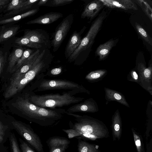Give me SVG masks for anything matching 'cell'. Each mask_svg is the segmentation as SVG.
Listing matches in <instances>:
<instances>
[{
  "label": "cell",
  "instance_id": "obj_1",
  "mask_svg": "<svg viewBox=\"0 0 152 152\" xmlns=\"http://www.w3.org/2000/svg\"><path fill=\"white\" fill-rule=\"evenodd\" d=\"M17 108L31 121L42 126L56 124L62 118L66 111L61 108L51 109L41 107L31 102L28 94L16 101Z\"/></svg>",
  "mask_w": 152,
  "mask_h": 152
},
{
  "label": "cell",
  "instance_id": "obj_2",
  "mask_svg": "<svg viewBox=\"0 0 152 152\" xmlns=\"http://www.w3.org/2000/svg\"><path fill=\"white\" fill-rule=\"evenodd\" d=\"M75 92L69 91L61 94H55L42 95H36L33 92L28 94L30 101L39 107L51 109L61 107L78 103L84 99L83 97H76Z\"/></svg>",
  "mask_w": 152,
  "mask_h": 152
},
{
  "label": "cell",
  "instance_id": "obj_3",
  "mask_svg": "<svg viewBox=\"0 0 152 152\" xmlns=\"http://www.w3.org/2000/svg\"><path fill=\"white\" fill-rule=\"evenodd\" d=\"M44 74L37 78L33 85L35 92H42L54 90H69L77 94L85 93L89 94L90 91L82 85L76 83L62 79H48L44 78Z\"/></svg>",
  "mask_w": 152,
  "mask_h": 152
},
{
  "label": "cell",
  "instance_id": "obj_4",
  "mask_svg": "<svg viewBox=\"0 0 152 152\" xmlns=\"http://www.w3.org/2000/svg\"><path fill=\"white\" fill-rule=\"evenodd\" d=\"M105 17V14H102L101 13L94 20L87 35L83 38L79 46L68 58L69 62H73L74 64L76 65H80L83 63V56L93 44Z\"/></svg>",
  "mask_w": 152,
  "mask_h": 152
},
{
  "label": "cell",
  "instance_id": "obj_5",
  "mask_svg": "<svg viewBox=\"0 0 152 152\" xmlns=\"http://www.w3.org/2000/svg\"><path fill=\"white\" fill-rule=\"evenodd\" d=\"M66 114L75 118L74 121H70V129H73L83 133L96 135V132L104 129L102 123L100 121L87 115H80L73 113Z\"/></svg>",
  "mask_w": 152,
  "mask_h": 152
},
{
  "label": "cell",
  "instance_id": "obj_6",
  "mask_svg": "<svg viewBox=\"0 0 152 152\" xmlns=\"http://www.w3.org/2000/svg\"><path fill=\"white\" fill-rule=\"evenodd\" d=\"M12 123L16 131L37 152H44L39 137L30 126L16 121Z\"/></svg>",
  "mask_w": 152,
  "mask_h": 152
},
{
  "label": "cell",
  "instance_id": "obj_7",
  "mask_svg": "<svg viewBox=\"0 0 152 152\" xmlns=\"http://www.w3.org/2000/svg\"><path fill=\"white\" fill-rule=\"evenodd\" d=\"M73 21V14L69 15L63 19L53 33L50 43L53 52L56 51L59 48L70 30Z\"/></svg>",
  "mask_w": 152,
  "mask_h": 152
},
{
  "label": "cell",
  "instance_id": "obj_8",
  "mask_svg": "<svg viewBox=\"0 0 152 152\" xmlns=\"http://www.w3.org/2000/svg\"><path fill=\"white\" fill-rule=\"evenodd\" d=\"M138 76L139 84L152 95V65L148 67L142 62L138 63L136 68Z\"/></svg>",
  "mask_w": 152,
  "mask_h": 152
},
{
  "label": "cell",
  "instance_id": "obj_9",
  "mask_svg": "<svg viewBox=\"0 0 152 152\" xmlns=\"http://www.w3.org/2000/svg\"><path fill=\"white\" fill-rule=\"evenodd\" d=\"M28 38L33 42L44 46L49 48L51 46L49 36L47 32L42 29H26L23 36Z\"/></svg>",
  "mask_w": 152,
  "mask_h": 152
},
{
  "label": "cell",
  "instance_id": "obj_10",
  "mask_svg": "<svg viewBox=\"0 0 152 152\" xmlns=\"http://www.w3.org/2000/svg\"><path fill=\"white\" fill-rule=\"evenodd\" d=\"M99 108L97 103L92 98L88 99L83 102L75 104L69 107L66 113H74L78 112L95 113Z\"/></svg>",
  "mask_w": 152,
  "mask_h": 152
},
{
  "label": "cell",
  "instance_id": "obj_11",
  "mask_svg": "<svg viewBox=\"0 0 152 152\" xmlns=\"http://www.w3.org/2000/svg\"><path fill=\"white\" fill-rule=\"evenodd\" d=\"M46 142L49 152H64L70 143L67 138L59 136L51 137Z\"/></svg>",
  "mask_w": 152,
  "mask_h": 152
},
{
  "label": "cell",
  "instance_id": "obj_12",
  "mask_svg": "<svg viewBox=\"0 0 152 152\" xmlns=\"http://www.w3.org/2000/svg\"><path fill=\"white\" fill-rule=\"evenodd\" d=\"M86 27L84 26L79 32L74 31L69 37L64 52L65 57L68 59L80 44L83 38L81 35Z\"/></svg>",
  "mask_w": 152,
  "mask_h": 152
},
{
  "label": "cell",
  "instance_id": "obj_13",
  "mask_svg": "<svg viewBox=\"0 0 152 152\" xmlns=\"http://www.w3.org/2000/svg\"><path fill=\"white\" fill-rule=\"evenodd\" d=\"M105 5L111 8H118L126 10H137L138 8L135 3L131 0H100Z\"/></svg>",
  "mask_w": 152,
  "mask_h": 152
},
{
  "label": "cell",
  "instance_id": "obj_14",
  "mask_svg": "<svg viewBox=\"0 0 152 152\" xmlns=\"http://www.w3.org/2000/svg\"><path fill=\"white\" fill-rule=\"evenodd\" d=\"M40 52V50L39 49L33 53L23 64L14 72L10 79V81L15 80L28 71L32 67Z\"/></svg>",
  "mask_w": 152,
  "mask_h": 152
},
{
  "label": "cell",
  "instance_id": "obj_15",
  "mask_svg": "<svg viewBox=\"0 0 152 152\" xmlns=\"http://www.w3.org/2000/svg\"><path fill=\"white\" fill-rule=\"evenodd\" d=\"M104 5L100 0L92 1L85 7L81 14V18H87L92 20L102 8Z\"/></svg>",
  "mask_w": 152,
  "mask_h": 152
},
{
  "label": "cell",
  "instance_id": "obj_16",
  "mask_svg": "<svg viewBox=\"0 0 152 152\" xmlns=\"http://www.w3.org/2000/svg\"><path fill=\"white\" fill-rule=\"evenodd\" d=\"M62 13L56 12H51L39 16L26 23L28 24H48L57 21L63 17Z\"/></svg>",
  "mask_w": 152,
  "mask_h": 152
},
{
  "label": "cell",
  "instance_id": "obj_17",
  "mask_svg": "<svg viewBox=\"0 0 152 152\" xmlns=\"http://www.w3.org/2000/svg\"><path fill=\"white\" fill-rule=\"evenodd\" d=\"M104 90L106 101H116L128 107H130L124 96L121 93L106 87L104 88Z\"/></svg>",
  "mask_w": 152,
  "mask_h": 152
},
{
  "label": "cell",
  "instance_id": "obj_18",
  "mask_svg": "<svg viewBox=\"0 0 152 152\" xmlns=\"http://www.w3.org/2000/svg\"><path fill=\"white\" fill-rule=\"evenodd\" d=\"M115 45V41L112 39L100 45L97 48L95 52L96 54L99 57V60L101 61L105 58Z\"/></svg>",
  "mask_w": 152,
  "mask_h": 152
},
{
  "label": "cell",
  "instance_id": "obj_19",
  "mask_svg": "<svg viewBox=\"0 0 152 152\" xmlns=\"http://www.w3.org/2000/svg\"><path fill=\"white\" fill-rule=\"evenodd\" d=\"M24 52L23 49L21 47L16 48L14 50L10 55L8 58V70L12 72L18 61L21 57Z\"/></svg>",
  "mask_w": 152,
  "mask_h": 152
},
{
  "label": "cell",
  "instance_id": "obj_20",
  "mask_svg": "<svg viewBox=\"0 0 152 152\" xmlns=\"http://www.w3.org/2000/svg\"><path fill=\"white\" fill-rule=\"evenodd\" d=\"M107 74V70L100 69L91 71L86 76L85 78L91 83L97 82L105 77Z\"/></svg>",
  "mask_w": 152,
  "mask_h": 152
},
{
  "label": "cell",
  "instance_id": "obj_21",
  "mask_svg": "<svg viewBox=\"0 0 152 152\" xmlns=\"http://www.w3.org/2000/svg\"><path fill=\"white\" fill-rule=\"evenodd\" d=\"M39 8L29 10L24 13L13 17L0 20V24H5L20 20L25 18L35 15L39 11Z\"/></svg>",
  "mask_w": 152,
  "mask_h": 152
},
{
  "label": "cell",
  "instance_id": "obj_22",
  "mask_svg": "<svg viewBox=\"0 0 152 152\" xmlns=\"http://www.w3.org/2000/svg\"><path fill=\"white\" fill-rule=\"evenodd\" d=\"M19 27L18 26L9 27L0 33V43L5 41L15 35Z\"/></svg>",
  "mask_w": 152,
  "mask_h": 152
},
{
  "label": "cell",
  "instance_id": "obj_23",
  "mask_svg": "<svg viewBox=\"0 0 152 152\" xmlns=\"http://www.w3.org/2000/svg\"><path fill=\"white\" fill-rule=\"evenodd\" d=\"M15 42L20 45L31 48L39 49L42 47L41 45L33 42L28 38L24 36L17 38L15 40Z\"/></svg>",
  "mask_w": 152,
  "mask_h": 152
},
{
  "label": "cell",
  "instance_id": "obj_24",
  "mask_svg": "<svg viewBox=\"0 0 152 152\" xmlns=\"http://www.w3.org/2000/svg\"><path fill=\"white\" fill-rule=\"evenodd\" d=\"M26 0H13L9 4L7 10H12L11 14H16L17 11L22 8Z\"/></svg>",
  "mask_w": 152,
  "mask_h": 152
},
{
  "label": "cell",
  "instance_id": "obj_25",
  "mask_svg": "<svg viewBox=\"0 0 152 152\" xmlns=\"http://www.w3.org/2000/svg\"><path fill=\"white\" fill-rule=\"evenodd\" d=\"M136 30L140 36L147 43L152 45V39L145 29L137 23H135Z\"/></svg>",
  "mask_w": 152,
  "mask_h": 152
},
{
  "label": "cell",
  "instance_id": "obj_26",
  "mask_svg": "<svg viewBox=\"0 0 152 152\" xmlns=\"http://www.w3.org/2000/svg\"><path fill=\"white\" fill-rule=\"evenodd\" d=\"M77 146L78 152H95L93 145L80 139L78 140Z\"/></svg>",
  "mask_w": 152,
  "mask_h": 152
},
{
  "label": "cell",
  "instance_id": "obj_27",
  "mask_svg": "<svg viewBox=\"0 0 152 152\" xmlns=\"http://www.w3.org/2000/svg\"><path fill=\"white\" fill-rule=\"evenodd\" d=\"M33 50L27 49L24 51L21 57L12 72H15L24 63L28 58L33 53Z\"/></svg>",
  "mask_w": 152,
  "mask_h": 152
},
{
  "label": "cell",
  "instance_id": "obj_28",
  "mask_svg": "<svg viewBox=\"0 0 152 152\" xmlns=\"http://www.w3.org/2000/svg\"><path fill=\"white\" fill-rule=\"evenodd\" d=\"M75 0H48L45 6L57 7L62 6L72 3Z\"/></svg>",
  "mask_w": 152,
  "mask_h": 152
},
{
  "label": "cell",
  "instance_id": "obj_29",
  "mask_svg": "<svg viewBox=\"0 0 152 152\" xmlns=\"http://www.w3.org/2000/svg\"><path fill=\"white\" fill-rule=\"evenodd\" d=\"M137 1L144 12L152 22V10L151 8L150 5L145 0H138Z\"/></svg>",
  "mask_w": 152,
  "mask_h": 152
},
{
  "label": "cell",
  "instance_id": "obj_30",
  "mask_svg": "<svg viewBox=\"0 0 152 152\" xmlns=\"http://www.w3.org/2000/svg\"><path fill=\"white\" fill-rule=\"evenodd\" d=\"M127 79L129 81L139 84L138 75L134 69L131 70L129 72L127 76Z\"/></svg>",
  "mask_w": 152,
  "mask_h": 152
},
{
  "label": "cell",
  "instance_id": "obj_31",
  "mask_svg": "<svg viewBox=\"0 0 152 152\" xmlns=\"http://www.w3.org/2000/svg\"><path fill=\"white\" fill-rule=\"evenodd\" d=\"M39 1V0H26L23 7L19 10L16 13L31 8L33 4L37 3Z\"/></svg>",
  "mask_w": 152,
  "mask_h": 152
},
{
  "label": "cell",
  "instance_id": "obj_32",
  "mask_svg": "<svg viewBox=\"0 0 152 152\" xmlns=\"http://www.w3.org/2000/svg\"><path fill=\"white\" fill-rule=\"evenodd\" d=\"M14 135V134H12L10 137V140L12 151L13 152H20L17 141Z\"/></svg>",
  "mask_w": 152,
  "mask_h": 152
},
{
  "label": "cell",
  "instance_id": "obj_33",
  "mask_svg": "<svg viewBox=\"0 0 152 152\" xmlns=\"http://www.w3.org/2000/svg\"><path fill=\"white\" fill-rule=\"evenodd\" d=\"M20 147L22 152H35L26 142H21Z\"/></svg>",
  "mask_w": 152,
  "mask_h": 152
},
{
  "label": "cell",
  "instance_id": "obj_34",
  "mask_svg": "<svg viewBox=\"0 0 152 152\" xmlns=\"http://www.w3.org/2000/svg\"><path fill=\"white\" fill-rule=\"evenodd\" d=\"M5 62V57L2 52L0 51V75L4 67Z\"/></svg>",
  "mask_w": 152,
  "mask_h": 152
},
{
  "label": "cell",
  "instance_id": "obj_35",
  "mask_svg": "<svg viewBox=\"0 0 152 152\" xmlns=\"http://www.w3.org/2000/svg\"><path fill=\"white\" fill-rule=\"evenodd\" d=\"M62 71V68L60 66L58 67L53 68L51 69L49 72L50 75H56L61 73Z\"/></svg>",
  "mask_w": 152,
  "mask_h": 152
},
{
  "label": "cell",
  "instance_id": "obj_36",
  "mask_svg": "<svg viewBox=\"0 0 152 152\" xmlns=\"http://www.w3.org/2000/svg\"><path fill=\"white\" fill-rule=\"evenodd\" d=\"M48 0H39L37 2V5L38 7L44 6L47 3Z\"/></svg>",
  "mask_w": 152,
  "mask_h": 152
},
{
  "label": "cell",
  "instance_id": "obj_37",
  "mask_svg": "<svg viewBox=\"0 0 152 152\" xmlns=\"http://www.w3.org/2000/svg\"><path fill=\"white\" fill-rule=\"evenodd\" d=\"M6 129L4 126L0 121V133L4 135Z\"/></svg>",
  "mask_w": 152,
  "mask_h": 152
},
{
  "label": "cell",
  "instance_id": "obj_38",
  "mask_svg": "<svg viewBox=\"0 0 152 152\" xmlns=\"http://www.w3.org/2000/svg\"><path fill=\"white\" fill-rule=\"evenodd\" d=\"M135 144L137 146V148L139 149L141 145V143L140 142V139L139 138L137 139V138H135Z\"/></svg>",
  "mask_w": 152,
  "mask_h": 152
},
{
  "label": "cell",
  "instance_id": "obj_39",
  "mask_svg": "<svg viewBox=\"0 0 152 152\" xmlns=\"http://www.w3.org/2000/svg\"><path fill=\"white\" fill-rule=\"evenodd\" d=\"M9 2L8 0H0V6H3L8 3Z\"/></svg>",
  "mask_w": 152,
  "mask_h": 152
},
{
  "label": "cell",
  "instance_id": "obj_40",
  "mask_svg": "<svg viewBox=\"0 0 152 152\" xmlns=\"http://www.w3.org/2000/svg\"><path fill=\"white\" fill-rule=\"evenodd\" d=\"M4 135L0 133V143H1L3 140Z\"/></svg>",
  "mask_w": 152,
  "mask_h": 152
}]
</instances>
